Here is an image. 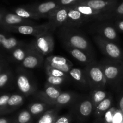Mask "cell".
Masks as SVG:
<instances>
[{
    "mask_svg": "<svg viewBox=\"0 0 123 123\" xmlns=\"http://www.w3.org/2000/svg\"><path fill=\"white\" fill-rule=\"evenodd\" d=\"M6 12H3V11H0V25H1V23H2V20H3L4 16Z\"/></svg>",
    "mask_w": 123,
    "mask_h": 123,
    "instance_id": "cell-42",
    "label": "cell"
},
{
    "mask_svg": "<svg viewBox=\"0 0 123 123\" xmlns=\"http://www.w3.org/2000/svg\"><path fill=\"white\" fill-rule=\"evenodd\" d=\"M123 18V1L119 2L112 10L105 12L101 16L100 20H116Z\"/></svg>",
    "mask_w": 123,
    "mask_h": 123,
    "instance_id": "cell-24",
    "label": "cell"
},
{
    "mask_svg": "<svg viewBox=\"0 0 123 123\" xmlns=\"http://www.w3.org/2000/svg\"><path fill=\"white\" fill-rule=\"evenodd\" d=\"M73 112L80 120H85L94 112V106L90 96H79L73 104Z\"/></svg>",
    "mask_w": 123,
    "mask_h": 123,
    "instance_id": "cell-8",
    "label": "cell"
},
{
    "mask_svg": "<svg viewBox=\"0 0 123 123\" xmlns=\"http://www.w3.org/2000/svg\"><path fill=\"white\" fill-rule=\"evenodd\" d=\"M89 6L92 8L103 12L112 10L118 4V0H84L79 2Z\"/></svg>",
    "mask_w": 123,
    "mask_h": 123,
    "instance_id": "cell-15",
    "label": "cell"
},
{
    "mask_svg": "<svg viewBox=\"0 0 123 123\" xmlns=\"http://www.w3.org/2000/svg\"><path fill=\"white\" fill-rule=\"evenodd\" d=\"M60 6H71L79 3L84 0H55Z\"/></svg>",
    "mask_w": 123,
    "mask_h": 123,
    "instance_id": "cell-36",
    "label": "cell"
},
{
    "mask_svg": "<svg viewBox=\"0 0 123 123\" xmlns=\"http://www.w3.org/2000/svg\"><path fill=\"white\" fill-rule=\"evenodd\" d=\"M49 105L44 102H32L28 106V110L32 115L37 116L45 112L46 109Z\"/></svg>",
    "mask_w": 123,
    "mask_h": 123,
    "instance_id": "cell-30",
    "label": "cell"
},
{
    "mask_svg": "<svg viewBox=\"0 0 123 123\" xmlns=\"http://www.w3.org/2000/svg\"><path fill=\"white\" fill-rule=\"evenodd\" d=\"M44 65L55 68L68 74L71 69L73 68V64L68 59L60 55H50L46 57Z\"/></svg>",
    "mask_w": 123,
    "mask_h": 123,
    "instance_id": "cell-14",
    "label": "cell"
},
{
    "mask_svg": "<svg viewBox=\"0 0 123 123\" xmlns=\"http://www.w3.org/2000/svg\"><path fill=\"white\" fill-rule=\"evenodd\" d=\"M32 121V114L28 110H22L18 115L16 120V123H30Z\"/></svg>",
    "mask_w": 123,
    "mask_h": 123,
    "instance_id": "cell-32",
    "label": "cell"
},
{
    "mask_svg": "<svg viewBox=\"0 0 123 123\" xmlns=\"http://www.w3.org/2000/svg\"><path fill=\"white\" fill-rule=\"evenodd\" d=\"M79 96L80 95L73 92H62L55 100L52 106L61 108L68 105H73Z\"/></svg>",
    "mask_w": 123,
    "mask_h": 123,
    "instance_id": "cell-20",
    "label": "cell"
},
{
    "mask_svg": "<svg viewBox=\"0 0 123 123\" xmlns=\"http://www.w3.org/2000/svg\"><path fill=\"white\" fill-rule=\"evenodd\" d=\"M65 48L68 51V53L73 56V57L86 66L96 62L94 57L90 55L85 51L78 49V48L67 47V46H65Z\"/></svg>",
    "mask_w": 123,
    "mask_h": 123,
    "instance_id": "cell-18",
    "label": "cell"
},
{
    "mask_svg": "<svg viewBox=\"0 0 123 123\" xmlns=\"http://www.w3.org/2000/svg\"><path fill=\"white\" fill-rule=\"evenodd\" d=\"M70 77L77 83L84 87H89L84 69L72 68L68 73Z\"/></svg>",
    "mask_w": 123,
    "mask_h": 123,
    "instance_id": "cell-26",
    "label": "cell"
},
{
    "mask_svg": "<svg viewBox=\"0 0 123 123\" xmlns=\"http://www.w3.org/2000/svg\"><path fill=\"white\" fill-rule=\"evenodd\" d=\"M29 44L26 45L25 43L18 46L14 48L13 51L10 53L11 57L14 62L21 63L24 60L28 49Z\"/></svg>",
    "mask_w": 123,
    "mask_h": 123,
    "instance_id": "cell-27",
    "label": "cell"
},
{
    "mask_svg": "<svg viewBox=\"0 0 123 123\" xmlns=\"http://www.w3.org/2000/svg\"><path fill=\"white\" fill-rule=\"evenodd\" d=\"M102 21L103 23L100 20H98V23L94 24L92 27L97 34L114 42L118 41V31L115 28L114 24L106 22V20Z\"/></svg>",
    "mask_w": 123,
    "mask_h": 123,
    "instance_id": "cell-10",
    "label": "cell"
},
{
    "mask_svg": "<svg viewBox=\"0 0 123 123\" xmlns=\"http://www.w3.org/2000/svg\"><path fill=\"white\" fill-rule=\"evenodd\" d=\"M27 7L36 12L42 18H47L60 5L55 0H49L40 3L26 4Z\"/></svg>",
    "mask_w": 123,
    "mask_h": 123,
    "instance_id": "cell-12",
    "label": "cell"
},
{
    "mask_svg": "<svg viewBox=\"0 0 123 123\" xmlns=\"http://www.w3.org/2000/svg\"><path fill=\"white\" fill-rule=\"evenodd\" d=\"M13 13L18 14L19 16L26 19H31V20H39L42 19L37 13L34 12L33 10L29 8L26 5L19 6L15 7L13 9Z\"/></svg>",
    "mask_w": 123,
    "mask_h": 123,
    "instance_id": "cell-23",
    "label": "cell"
},
{
    "mask_svg": "<svg viewBox=\"0 0 123 123\" xmlns=\"http://www.w3.org/2000/svg\"><path fill=\"white\" fill-rule=\"evenodd\" d=\"M68 12V6H60L48 17L52 32L60 27L67 25Z\"/></svg>",
    "mask_w": 123,
    "mask_h": 123,
    "instance_id": "cell-11",
    "label": "cell"
},
{
    "mask_svg": "<svg viewBox=\"0 0 123 123\" xmlns=\"http://www.w3.org/2000/svg\"><path fill=\"white\" fill-rule=\"evenodd\" d=\"M114 24L118 31L123 32V18L116 20Z\"/></svg>",
    "mask_w": 123,
    "mask_h": 123,
    "instance_id": "cell-39",
    "label": "cell"
},
{
    "mask_svg": "<svg viewBox=\"0 0 123 123\" xmlns=\"http://www.w3.org/2000/svg\"><path fill=\"white\" fill-rule=\"evenodd\" d=\"M123 122V112L116 109L113 116L112 123H122Z\"/></svg>",
    "mask_w": 123,
    "mask_h": 123,
    "instance_id": "cell-37",
    "label": "cell"
},
{
    "mask_svg": "<svg viewBox=\"0 0 123 123\" xmlns=\"http://www.w3.org/2000/svg\"><path fill=\"white\" fill-rule=\"evenodd\" d=\"M94 41L108 59L123 63V52L115 42L106 39L98 34L94 37Z\"/></svg>",
    "mask_w": 123,
    "mask_h": 123,
    "instance_id": "cell-4",
    "label": "cell"
},
{
    "mask_svg": "<svg viewBox=\"0 0 123 123\" xmlns=\"http://www.w3.org/2000/svg\"><path fill=\"white\" fill-rule=\"evenodd\" d=\"M44 68H45L46 73L48 75L54 76V77H62L67 78V79L69 77H68L69 75L68 74L65 73L63 71H60L58 69L52 67V66H49V65H44Z\"/></svg>",
    "mask_w": 123,
    "mask_h": 123,
    "instance_id": "cell-31",
    "label": "cell"
},
{
    "mask_svg": "<svg viewBox=\"0 0 123 123\" xmlns=\"http://www.w3.org/2000/svg\"><path fill=\"white\" fill-rule=\"evenodd\" d=\"M24 100H25V96L22 94H15L11 95L7 103L5 113L12 112L21 106L24 103Z\"/></svg>",
    "mask_w": 123,
    "mask_h": 123,
    "instance_id": "cell-25",
    "label": "cell"
},
{
    "mask_svg": "<svg viewBox=\"0 0 123 123\" xmlns=\"http://www.w3.org/2000/svg\"><path fill=\"white\" fill-rule=\"evenodd\" d=\"M10 94H6L0 96V114L5 113Z\"/></svg>",
    "mask_w": 123,
    "mask_h": 123,
    "instance_id": "cell-35",
    "label": "cell"
},
{
    "mask_svg": "<svg viewBox=\"0 0 123 123\" xmlns=\"http://www.w3.org/2000/svg\"><path fill=\"white\" fill-rule=\"evenodd\" d=\"M113 98L111 95H109L105 99L101 101L94 108L93 113L96 118H102L105 113L111 107Z\"/></svg>",
    "mask_w": 123,
    "mask_h": 123,
    "instance_id": "cell-22",
    "label": "cell"
},
{
    "mask_svg": "<svg viewBox=\"0 0 123 123\" xmlns=\"http://www.w3.org/2000/svg\"><path fill=\"white\" fill-rule=\"evenodd\" d=\"M95 122H96L95 123H105L104 122V121H103V118H96V121Z\"/></svg>",
    "mask_w": 123,
    "mask_h": 123,
    "instance_id": "cell-44",
    "label": "cell"
},
{
    "mask_svg": "<svg viewBox=\"0 0 123 123\" xmlns=\"http://www.w3.org/2000/svg\"><path fill=\"white\" fill-rule=\"evenodd\" d=\"M44 55L38 51L32 42L29 43L28 49L24 60L21 62V67L25 69H34L41 66Z\"/></svg>",
    "mask_w": 123,
    "mask_h": 123,
    "instance_id": "cell-9",
    "label": "cell"
},
{
    "mask_svg": "<svg viewBox=\"0 0 123 123\" xmlns=\"http://www.w3.org/2000/svg\"><path fill=\"white\" fill-rule=\"evenodd\" d=\"M90 21H92L91 18L82 14L71 6H68V22L66 26L76 27Z\"/></svg>",
    "mask_w": 123,
    "mask_h": 123,
    "instance_id": "cell-16",
    "label": "cell"
},
{
    "mask_svg": "<svg viewBox=\"0 0 123 123\" xmlns=\"http://www.w3.org/2000/svg\"><path fill=\"white\" fill-rule=\"evenodd\" d=\"M5 67H6V64L4 60H0V74L4 70Z\"/></svg>",
    "mask_w": 123,
    "mask_h": 123,
    "instance_id": "cell-41",
    "label": "cell"
},
{
    "mask_svg": "<svg viewBox=\"0 0 123 123\" xmlns=\"http://www.w3.org/2000/svg\"></svg>",
    "mask_w": 123,
    "mask_h": 123,
    "instance_id": "cell-45",
    "label": "cell"
},
{
    "mask_svg": "<svg viewBox=\"0 0 123 123\" xmlns=\"http://www.w3.org/2000/svg\"><path fill=\"white\" fill-rule=\"evenodd\" d=\"M62 92L58 86L46 83L44 90L37 92L36 96L43 102H46L49 106H53L55 100Z\"/></svg>",
    "mask_w": 123,
    "mask_h": 123,
    "instance_id": "cell-13",
    "label": "cell"
},
{
    "mask_svg": "<svg viewBox=\"0 0 123 123\" xmlns=\"http://www.w3.org/2000/svg\"><path fill=\"white\" fill-rule=\"evenodd\" d=\"M1 28L10 32L17 33L22 34L31 35L34 37L39 36L41 34L46 31H52L51 26L49 22L42 24L10 25V26L1 27Z\"/></svg>",
    "mask_w": 123,
    "mask_h": 123,
    "instance_id": "cell-5",
    "label": "cell"
},
{
    "mask_svg": "<svg viewBox=\"0 0 123 123\" xmlns=\"http://www.w3.org/2000/svg\"><path fill=\"white\" fill-rule=\"evenodd\" d=\"M12 78V74L11 71L8 69L4 70L0 74V88L6 87L9 83Z\"/></svg>",
    "mask_w": 123,
    "mask_h": 123,
    "instance_id": "cell-33",
    "label": "cell"
},
{
    "mask_svg": "<svg viewBox=\"0 0 123 123\" xmlns=\"http://www.w3.org/2000/svg\"><path fill=\"white\" fill-rule=\"evenodd\" d=\"M60 109V107H54V108L46 111L41 116L37 123H54L58 116Z\"/></svg>",
    "mask_w": 123,
    "mask_h": 123,
    "instance_id": "cell-28",
    "label": "cell"
},
{
    "mask_svg": "<svg viewBox=\"0 0 123 123\" xmlns=\"http://www.w3.org/2000/svg\"><path fill=\"white\" fill-rule=\"evenodd\" d=\"M37 23L34 20L26 19L19 16L14 13H5L3 20L0 27L10 25H35Z\"/></svg>",
    "mask_w": 123,
    "mask_h": 123,
    "instance_id": "cell-17",
    "label": "cell"
},
{
    "mask_svg": "<svg viewBox=\"0 0 123 123\" xmlns=\"http://www.w3.org/2000/svg\"><path fill=\"white\" fill-rule=\"evenodd\" d=\"M24 42L19 41L13 36L0 33V48L10 53L14 48L23 44Z\"/></svg>",
    "mask_w": 123,
    "mask_h": 123,
    "instance_id": "cell-21",
    "label": "cell"
},
{
    "mask_svg": "<svg viewBox=\"0 0 123 123\" xmlns=\"http://www.w3.org/2000/svg\"><path fill=\"white\" fill-rule=\"evenodd\" d=\"M92 90L90 97L92 100L94 108L101 101L105 99L109 95V94L105 90H104V89H97Z\"/></svg>",
    "mask_w": 123,
    "mask_h": 123,
    "instance_id": "cell-29",
    "label": "cell"
},
{
    "mask_svg": "<svg viewBox=\"0 0 123 123\" xmlns=\"http://www.w3.org/2000/svg\"><path fill=\"white\" fill-rule=\"evenodd\" d=\"M106 79L107 84L117 87L123 77V63L105 59L100 63Z\"/></svg>",
    "mask_w": 123,
    "mask_h": 123,
    "instance_id": "cell-2",
    "label": "cell"
},
{
    "mask_svg": "<svg viewBox=\"0 0 123 123\" xmlns=\"http://www.w3.org/2000/svg\"><path fill=\"white\" fill-rule=\"evenodd\" d=\"M52 33L51 31L43 33L35 37L32 42L38 51L44 56L51 54L54 51L55 42Z\"/></svg>",
    "mask_w": 123,
    "mask_h": 123,
    "instance_id": "cell-7",
    "label": "cell"
},
{
    "mask_svg": "<svg viewBox=\"0 0 123 123\" xmlns=\"http://www.w3.org/2000/svg\"><path fill=\"white\" fill-rule=\"evenodd\" d=\"M0 123H10L9 120L7 118H0Z\"/></svg>",
    "mask_w": 123,
    "mask_h": 123,
    "instance_id": "cell-43",
    "label": "cell"
},
{
    "mask_svg": "<svg viewBox=\"0 0 123 123\" xmlns=\"http://www.w3.org/2000/svg\"><path fill=\"white\" fill-rule=\"evenodd\" d=\"M84 71L89 87L92 90L104 89L107 85L106 79L100 63L96 62L86 65Z\"/></svg>",
    "mask_w": 123,
    "mask_h": 123,
    "instance_id": "cell-3",
    "label": "cell"
},
{
    "mask_svg": "<svg viewBox=\"0 0 123 123\" xmlns=\"http://www.w3.org/2000/svg\"></svg>",
    "mask_w": 123,
    "mask_h": 123,
    "instance_id": "cell-46",
    "label": "cell"
},
{
    "mask_svg": "<svg viewBox=\"0 0 123 123\" xmlns=\"http://www.w3.org/2000/svg\"><path fill=\"white\" fill-rule=\"evenodd\" d=\"M16 84L20 93L25 96H30L36 91L37 86L32 76L23 69V68H19L17 71Z\"/></svg>",
    "mask_w": 123,
    "mask_h": 123,
    "instance_id": "cell-6",
    "label": "cell"
},
{
    "mask_svg": "<svg viewBox=\"0 0 123 123\" xmlns=\"http://www.w3.org/2000/svg\"><path fill=\"white\" fill-rule=\"evenodd\" d=\"M67 78L62 77H54L46 75V83L58 86L62 84L67 81Z\"/></svg>",
    "mask_w": 123,
    "mask_h": 123,
    "instance_id": "cell-34",
    "label": "cell"
},
{
    "mask_svg": "<svg viewBox=\"0 0 123 123\" xmlns=\"http://www.w3.org/2000/svg\"><path fill=\"white\" fill-rule=\"evenodd\" d=\"M71 7L79 11L82 14L91 18L92 20H96V21L100 20L101 16L105 13V12L97 10L92 8L91 7H89V6L80 3H78L76 4L73 5V6H71Z\"/></svg>",
    "mask_w": 123,
    "mask_h": 123,
    "instance_id": "cell-19",
    "label": "cell"
},
{
    "mask_svg": "<svg viewBox=\"0 0 123 123\" xmlns=\"http://www.w3.org/2000/svg\"><path fill=\"white\" fill-rule=\"evenodd\" d=\"M72 120V115L69 114H66L60 116H58L54 123H70Z\"/></svg>",
    "mask_w": 123,
    "mask_h": 123,
    "instance_id": "cell-38",
    "label": "cell"
},
{
    "mask_svg": "<svg viewBox=\"0 0 123 123\" xmlns=\"http://www.w3.org/2000/svg\"><path fill=\"white\" fill-rule=\"evenodd\" d=\"M118 108L121 112H123V93L120 94V98L118 100Z\"/></svg>",
    "mask_w": 123,
    "mask_h": 123,
    "instance_id": "cell-40",
    "label": "cell"
},
{
    "mask_svg": "<svg viewBox=\"0 0 123 123\" xmlns=\"http://www.w3.org/2000/svg\"><path fill=\"white\" fill-rule=\"evenodd\" d=\"M58 36L63 45L85 51L94 57V52L87 37L74 27L62 26L58 28Z\"/></svg>",
    "mask_w": 123,
    "mask_h": 123,
    "instance_id": "cell-1",
    "label": "cell"
}]
</instances>
